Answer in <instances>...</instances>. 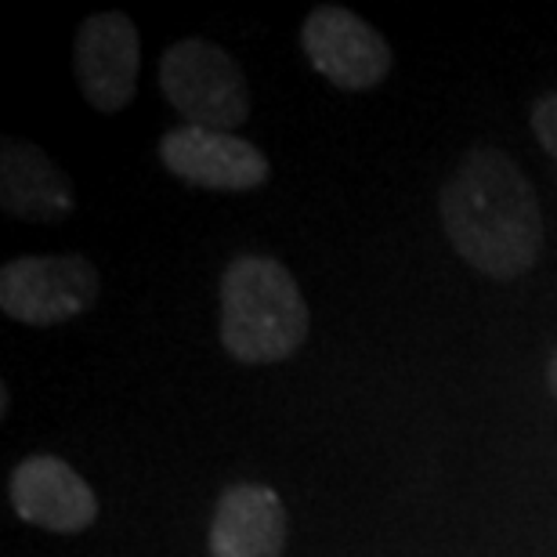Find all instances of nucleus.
<instances>
[{"label": "nucleus", "mask_w": 557, "mask_h": 557, "mask_svg": "<svg viewBox=\"0 0 557 557\" xmlns=\"http://www.w3.org/2000/svg\"><path fill=\"white\" fill-rule=\"evenodd\" d=\"M453 250L488 278H518L540 261V199L521 166L499 149H474L438 196Z\"/></svg>", "instance_id": "nucleus-1"}, {"label": "nucleus", "mask_w": 557, "mask_h": 557, "mask_svg": "<svg viewBox=\"0 0 557 557\" xmlns=\"http://www.w3.org/2000/svg\"><path fill=\"white\" fill-rule=\"evenodd\" d=\"M308 322V305L283 261L243 253L221 275V344L236 362L289 359L305 344Z\"/></svg>", "instance_id": "nucleus-2"}, {"label": "nucleus", "mask_w": 557, "mask_h": 557, "mask_svg": "<svg viewBox=\"0 0 557 557\" xmlns=\"http://www.w3.org/2000/svg\"><path fill=\"white\" fill-rule=\"evenodd\" d=\"M160 87L185 127L232 135L250 116V91L239 62L203 37L177 40L163 51Z\"/></svg>", "instance_id": "nucleus-3"}, {"label": "nucleus", "mask_w": 557, "mask_h": 557, "mask_svg": "<svg viewBox=\"0 0 557 557\" xmlns=\"http://www.w3.org/2000/svg\"><path fill=\"white\" fill-rule=\"evenodd\" d=\"M102 294V275L91 261L76 253L59 258H15L0 269V311L29 326H59L87 308Z\"/></svg>", "instance_id": "nucleus-4"}, {"label": "nucleus", "mask_w": 557, "mask_h": 557, "mask_svg": "<svg viewBox=\"0 0 557 557\" xmlns=\"http://www.w3.org/2000/svg\"><path fill=\"white\" fill-rule=\"evenodd\" d=\"M300 44L311 65L344 91H370L392 73V48L370 22L341 4H322L305 18Z\"/></svg>", "instance_id": "nucleus-5"}, {"label": "nucleus", "mask_w": 557, "mask_h": 557, "mask_svg": "<svg viewBox=\"0 0 557 557\" xmlns=\"http://www.w3.org/2000/svg\"><path fill=\"white\" fill-rule=\"evenodd\" d=\"M76 81L84 98L98 113H120L138 87L141 37L124 11H98L76 29L73 44Z\"/></svg>", "instance_id": "nucleus-6"}, {"label": "nucleus", "mask_w": 557, "mask_h": 557, "mask_svg": "<svg viewBox=\"0 0 557 557\" xmlns=\"http://www.w3.org/2000/svg\"><path fill=\"white\" fill-rule=\"evenodd\" d=\"M160 160L174 177L214 193H250L269 182V156L253 141L221 131L177 127L163 135Z\"/></svg>", "instance_id": "nucleus-7"}, {"label": "nucleus", "mask_w": 557, "mask_h": 557, "mask_svg": "<svg viewBox=\"0 0 557 557\" xmlns=\"http://www.w3.org/2000/svg\"><path fill=\"white\" fill-rule=\"evenodd\" d=\"M8 493L22 521L48 532H62V536L84 532L98 518L91 485L59 456H26L11 471Z\"/></svg>", "instance_id": "nucleus-8"}, {"label": "nucleus", "mask_w": 557, "mask_h": 557, "mask_svg": "<svg viewBox=\"0 0 557 557\" xmlns=\"http://www.w3.org/2000/svg\"><path fill=\"white\" fill-rule=\"evenodd\" d=\"M210 557H283L286 507L275 488L232 485L210 518Z\"/></svg>", "instance_id": "nucleus-9"}, {"label": "nucleus", "mask_w": 557, "mask_h": 557, "mask_svg": "<svg viewBox=\"0 0 557 557\" xmlns=\"http://www.w3.org/2000/svg\"><path fill=\"white\" fill-rule=\"evenodd\" d=\"M73 185L48 152L29 141H0V207L22 221H62L73 210Z\"/></svg>", "instance_id": "nucleus-10"}, {"label": "nucleus", "mask_w": 557, "mask_h": 557, "mask_svg": "<svg viewBox=\"0 0 557 557\" xmlns=\"http://www.w3.org/2000/svg\"><path fill=\"white\" fill-rule=\"evenodd\" d=\"M529 120H532V131H536L540 145L550 152V160L557 163V91L540 95L536 102H532Z\"/></svg>", "instance_id": "nucleus-11"}, {"label": "nucleus", "mask_w": 557, "mask_h": 557, "mask_svg": "<svg viewBox=\"0 0 557 557\" xmlns=\"http://www.w3.org/2000/svg\"><path fill=\"white\" fill-rule=\"evenodd\" d=\"M547 384H550V392H554V398H557V355H554L550 366H547Z\"/></svg>", "instance_id": "nucleus-12"}]
</instances>
